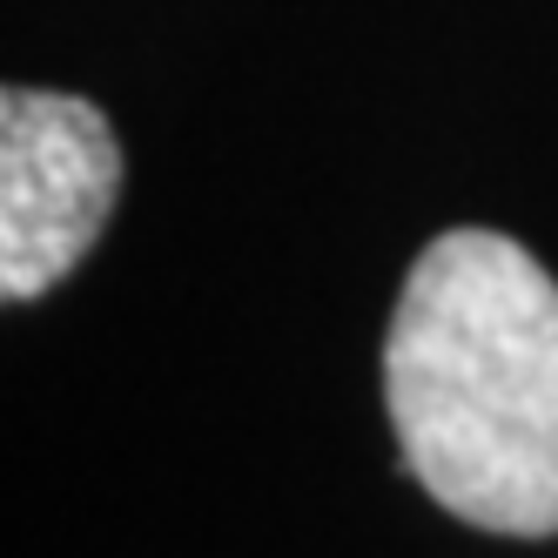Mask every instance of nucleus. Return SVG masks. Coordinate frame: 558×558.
Here are the masks:
<instances>
[{
	"instance_id": "nucleus-1",
	"label": "nucleus",
	"mask_w": 558,
	"mask_h": 558,
	"mask_svg": "<svg viewBox=\"0 0 558 558\" xmlns=\"http://www.w3.org/2000/svg\"><path fill=\"white\" fill-rule=\"evenodd\" d=\"M411 477L477 532H558V283L498 229H445L384 337Z\"/></svg>"
},
{
	"instance_id": "nucleus-2",
	"label": "nucleus",
	"mask_w": 558,
	"mask_h": 558,
	"mask_svg": "<svg viewBox=\"0 0 558 558\" xmlns=\"http://www.w3.org/2000/svg\"><path fill=\"white\" fill-rule=\"evenodd\" d=\"M122 195V148L82 95H0V296L34 303L95 250Z\"/></svg>"
}]
</instances>
